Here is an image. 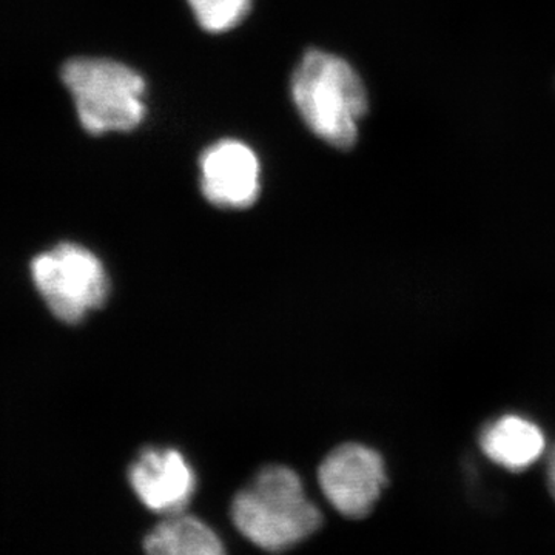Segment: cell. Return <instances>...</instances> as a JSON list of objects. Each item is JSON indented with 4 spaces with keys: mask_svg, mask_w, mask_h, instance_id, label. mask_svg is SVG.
<instances>
[{
    "mask_svg": "<svg viewBox=\"0 0 555 555\" xmlns=\"http://www.w3.org/2000/svg\"><path fill=\"white\" fill-rule=\"evenodd\" d=\"M232 518L241 534L266 551L297 546L323 520L297 474L286 466L259 470L233 500Z\"/></svg>",
    "mask_w": 555,
    "mask_h": 555,
    "instance_id": "cell-2",
    "label": "cell"
},
{
    "mask_svg": "<svg viewBox=\"0 0 555 555\" xmlns=\"http://www.w3.org/2000/svg\"><path fill=\"white\" fill-rule=\"evenodd\" d=\"M547 486L555 500V447L547 459Z\"/></svg>",
    "mask_w": 555,
    "mask_h": 555,
    "instance_id": "cell-11",
    "label": "cell"
},
{
    "mask_svg": "<svg viewBox=\"0 0 555 555\" xmlns=\"http://www.w3.org/2000/svg\"><path fill=\"white\" fill-rule=\"evenodd\" d=\"M318 481L341 516L364 518L377 505L387 483L385 462L364 444H341L321 463Z\"/></svg>",
    "mask_w": 555,
    "mask_h": 555,
    "instance_id": "cell-5",
    "label": "cell"
},
{
    "mask_svg": "<svg viewBox=\"0 0 555 555\" xmlns=\"http://www.w3.org/2000/svg\"><path fill=\"white\" fill-rule=\"evenodd\" d=\"M131 488L153 513L178 514L196 492V474L188 459L171 448H145L129 469Z\"/></svg>",
    "mask_w": 555,
    "mask_h": 555,
    "instance_id": "cell-7",
    "label": "cell"
},
{
    "mask_svg": "<svg viewBox=\"0 0 555 555\" xmlns=\"http://www.w3.org/2000/svg\"><path fill=\"white\" fill-rule=\"evenodd\" d=\"M149 554L218 555L224 553L221 539L210 526L182 513L170 514L144 540Z\"/></svg>",
    "mask_w": 555,
    "mask_h": 555,
    "instance_id": "cell-9",
    "label": "cell"
},
{
    "mask_svg": "<svg viewBox=\"0 0 555 555\" xmlns=\"http://www.w3.org/2000/svg\"><path fill=\"white\" fill-rule=\"evenodd\" d=\"M30 270L40 297L62 323L78 324L107 301V270L79 244L62 243L43 251L33 259Z\"/></svg>",
    "mask_w": 555,
    "mask_h": 555,
    "instance_id": "cell-4",
    "label": "cell"
},
{
    "mask_svg": "<svg viewBox=\"0 0 555 555\" xmlns=\"http://www.w3.org/2000/svg\"><path fill=\"white\" fill-rule=\"evenodd\" d=\"M201 192L218 208L244 210L261 192V164L257 153L238 139H221L199 158Z\"/></svg>",
    "mask_w": 555,
    "mask_h": 555,
    "instance_id": "cell-6",
    "label": "cell"
},
{
    "mask_svg": "<svg viewBox=\"0 0 555 555\" xmlns=\"http://www.w3.org/2000/svg\"><path fill=\"white\" fill-rule=\"evenodd\" d=\"M199 27L214 35L232 30L246 20L251 0H188Z\"/></svg>",
    "mask_w": 555,
    "mask_h": 555,
    "instance_id": "cell-10",
    "label": "cell"
},
{
    "mask_svg": "<svg viewBox=\"0 0 555 555\" xmlns=\"http://www.w3.org/2000/svg\"><path fill=\"white\" fill-rule=\"evenodd\" d=\"M61 76L91 134L134 130L147 115L144 76L122 62L75 57L65 62Z\"/></svg>",
    "mask_w": 555,
    "mask_h": 555,
    "instance_id": "cell-3",
    "label": "cell"
},
{
    "mask_svg": "<svg viewBox=\"0 0 555 555\" xmlns=\"http://www.w3.org/2000/svg\"><path fill=\"white\" fill-rule=\"evenodd\" d=\"M291 94L315 137L338 150L357 144L369 104L363 80L349 62L324 50L306 51L292 75Z\"/></svg>",
    "mask_w": 555,
    "mask_h": 555,
    "instance_id": "cell-1",
    "label": "cell"
},
{
    "mask_svg": "<svg viewBox=\"0 0 555 555\" xmlns=\"http://www.w3.org/2000/svg\"><path fill=\"white\" fill-rule=\"evenodd\" d=\"M480 448L495 465L520 473L545 454L546 440L545 434L531 420L505 415L481 433Z\"/></svg>",
    "mask_w": 555,
    "mask_h": 555,
    "instance_id": "cell-8",
    "label": "cell"
}]
</instances>
